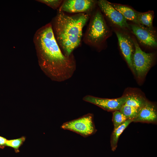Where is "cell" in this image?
Instances as JSON below:
<instances>
[{
  "instance_id": "obj_1",
  "label": "cell",
  "mask_w": 157,
  "mask_h": 157,
  "mask_svg": "<svg viewBox=\"0 0 157 157\" xmlns=\"http://www.w3.org/2000/svg\"><path fill=\"white\" fill-rule=\"evenodd\" d=\"M33 41L39 65L44 73L51 80L61 82L73 75L76 62L73 54L65 55L54 36L51 22L39 28Z\"/></svg>"
},
{
  "instance_id": "obj_2",
  "label": "cell",
  "mask_w": 157,
  "mask_h": 157,
  "mask_svg": "<svg viewBox=\"0 0 157 157\" xmlns=\"http://www.w3.org/2000/svg\"><path fill=\"white\" fill-rule=\"evenodd\" d=\"M90 18L88 14H69L58 10L51 23L56 41L66 56L73 54L80 45L83 28Z\"/></svg>"
},
{
  "instance_id": "obj_3",
  "label": "cell",
  "mask_w": 157,
  "mask_h": 157,
  "mask_svg": "<svg viewBox=\"0 0 157 157\" xmlns=\"http://www.w3.org/2000/svg\"><path fill=\"white\" fill-rule=\"evenodd\" d=\"M109 33L104 17L101 11L98 9L90 17L83 41L88 46L99 47L104 42Z\"/></svg>"
},
{
  "instance_id": "obj_4",
  "label": "cell",
  "mask_w": 157,
  "mask_h": 157,
  "mask_svg": "<svg viewBox=\"0 0 157 157\" xmlns=\"http://www.w3.org/2000/svg\"><path fill=\"white\" fill-rule=\"evenodd\" d=\"M135 50L132 62L133 73L139 81H142L151 68L153 62L154 54L146 53L141 49L135 40H133Z\"/></svg>"
},
{
  "instance_id": "obj_5",
  "label": "cell",
  "mask_w": 157,
  "mask_h": 157,
  "mask_svg": "<svg viewBox=\"0 0 157 157\" xmlns=\"http://www.w3.org/2000/svg\"><path fill=\"white\" fill-rule=\"evenodd\" d=\"M61 128L70 130L86 137L96 131L92 114H88L79 118L63 123Z\"/></svg>"
},
{
  "instance_id": "obj_6",
  "label": "cell",
  "mask_w": 157,
  "mask_h": 157,
  "mask_svg": "<svg viewBox=\"0 0 157 157\" xmlns=\"http://www.w3.org/2000/svg\"><path fill=\"white\" fill-rule=\"evenodd\" d=\"M95 4L91 0H63L58 10L69 14L86 13L90 15Z\"/></svg>"
},
{
  "instance_id": "obj_7",
  "label": "cell",
  "mask_w": 157,
  "mask_h": 157,
  "mask_svg": "<svg viewBox=\"0 0 157 157\" xmlns=\"http://www.w3.org/2000/svg\"><path fill=\"white\" fill-rule=\"evenodd\" d=\"M85 101L96 105L108 111L119 110L126 100V97L123 95L121 97L115 99L101 98L90 95L84 97Z\"/></svg>"
},
{
  "instance_id": "obj_8",
  "label": "cell",
  "mask_w": 157,
  "mask_h": 157,
  "mask_svg": "<svg viewBox=\"0 0 157 157\" xmlns=\"http://www.w3.org/2000/svg\"><path fill=\"white\" fill-rule=\"evenodd\" d=\"M97 4L100 10L113 23L122 28H129L126 19L110 2L105 0H100L98 1Z\"/></svg>"
},
{
  "instance_id": "obj_9",
  "label": "cell",
  "mask_w": 157,
  "mask_h": 157,
  "mask_svg": "<svg viewBox=\"0 0 157 157\" xmlns=\"http://www.w3.org/2000/svg\"><path fill=\"white\" fill-rule=\"evenodd\" d=\"M131 28L133 33L141 43L149 47L157 46L155 32L151 28L136 24L131 25Z\"/></svg>"
},
{
  "instance_id": "obj_10",
  "label": "cell",
  "mask_w": 157,
  "mask_h": 157,
  "mask_svg": "<svg viewBox=\"0 0 157 157\" xmlns=\"http://www.w3.org/2000/svg\"><path fill=\"white\" fill-rule=\"evenodd\" d=\"M116 34L122 52L130 68L134 72L132 60L134 52L133 40L127 35L116 31Z\"/></svg>"
},
{
  "instance_id": "obj_11",
  "label": "cell",
  "mask_w": 157,
  "mask_h": 157,
  "mask_svg": "<svg viewBox=\"0 0 157 157\" xmlns=\"http://www.w3.org/2000/svg\"><path fill=\"white\" fill-rule=\"evenodd\" d=\"M157 120L156 108L154 103L148 101L139 110L133 122L155 123Z\"/></svg>"
},
{
  "instance_id": "obj_12",
  "label": "cell",
  "mask_w": 157,
  "mask_h": 157,
  "mask_svg": "<svg viewBox=\"0 0 157 157\" xmlns=\"http://www.w3.org/2000/svg\"><path fill=\"white\" fill-rule=\"evenodd\" d=\"M124 95L126 97L125 104L139 110L148 101L141 92L135 89L126 90Z\"/></svg>"
},
{
  "instance_id": "obj_13",
  "label": "cell",
  "mask_w": 157,
  "mask_h": 157,
  "mask_svg": "<svg viewBox=\"0 0 157 157\" xmlns=\"http://www.w3.org/2000/svg\"><path fill=\"white\" fill-rule=\"evenodd\" d=\"M113 8L120 13L126 19L132 21L136 24H140L137 20L138 13L128 6L110 3Z\"/></svg>"
},
{
  "instance_id": "obj_14",
  "label": "cell",
  "mask_w": 157,
  "mask_h": 157,
  "mask_svg": "<svg viewBox=\"0 0 157 157\" xmlns=\"http://www.w3.org/2000/svg\"><path fill=\"white\" fill-rule=\"evenodd\" d=\"M132 122L133 120L128 119L122 124L114 129L112 134L110 140L111 147L112 151H114L116 149L120 136L129 124Z\"/></svg>"
},
{
  "instance_id": "obj_15",
  "label": "cell",
  "mask_w": 157,
  "mask_h": 157,
  "mask_svg": "<svg viewBox=\"0 0 157 157\" xmlns=\"http://www.w3.org/2000/svg\"><path fill=\"white\" fill-rule=\"evenodd\" d=\"M153 13L151 11L144 13H138L137 20L138 23L142 25H145L148 28L152 27Z\"/></svg>"
},
{
  "instance_id": "obj_16",
  "label": "cell",
  "mask_w": 157,
  "mask_h": 157,
  "mask_svg": "<svg viewBox=\"0 0 157 157\" xmlns=\"http://www.w3.org/2000/svg\"><path fill=\"white\" fill-rule=\"evenodd\" d=\"M139 110L135 108L124 104L119 110L127 119H131L133 120L137 115Z\"/></svg>"
},
{
  "instance_id": "obj_17",
  "label": "cell",
  "mask_w": 157,
  "mask_h": 157,
  "mask_svg": "<svg viewBox=\"0 0 157 157\" xmlns=\"http://www.w3.org/2000/svg\"><path fill=\"white\" fill-rule=\"evenodd\" d=\"M127 119L119 110H116L113 113L112 120L114 129H115L124 123Z\"/></svg>"
},
{
  "instance_id": "obj_18",
  "label": "cell",
  "mask_w": 157,
  "mask_h": 157,
  "mask_svg": "<svg viewBox=\"0 0 157 157\" xmlns=\"http://www.w3.org/2000/svg\"><path fill=\"white\" fill-rule=\"evenodd\" d=\"M26 139L25 137L10 140H7L6 146L9 147L14 149L16 151H18L19 147L24 142Z\"/></svg>"
},
{
  "instance_id": "obj_19",
  "label": "cell",
  "mask_w": 157,
  "mask_h": 157,
  "mask_svg": "<svg viewBox=\"0 0 157 157\" xmlns=\"http://www.w3.org/2000/svg\"><path fill=\"white\" fill-rule=\"evenodd\" d=\"M36 1L44 3L55 10L58 9L63 0H38Z\"/></svg>"
},
{
  "instance_id": "obj_20",
  "label": "cell",
  "mask_w": 157,
  "mask_h": 157,
  "mask_svg": "<svg viewBox=\"0 0 157 157\" xmlns=\"http://www.w3.org/2000/svg\"><path fill=\"white\" fill-rule=\"evenodd\" d=\"M7 140L4 137L0 136V147L6 146V144Z\"/></svg>"
}]
</instances>
